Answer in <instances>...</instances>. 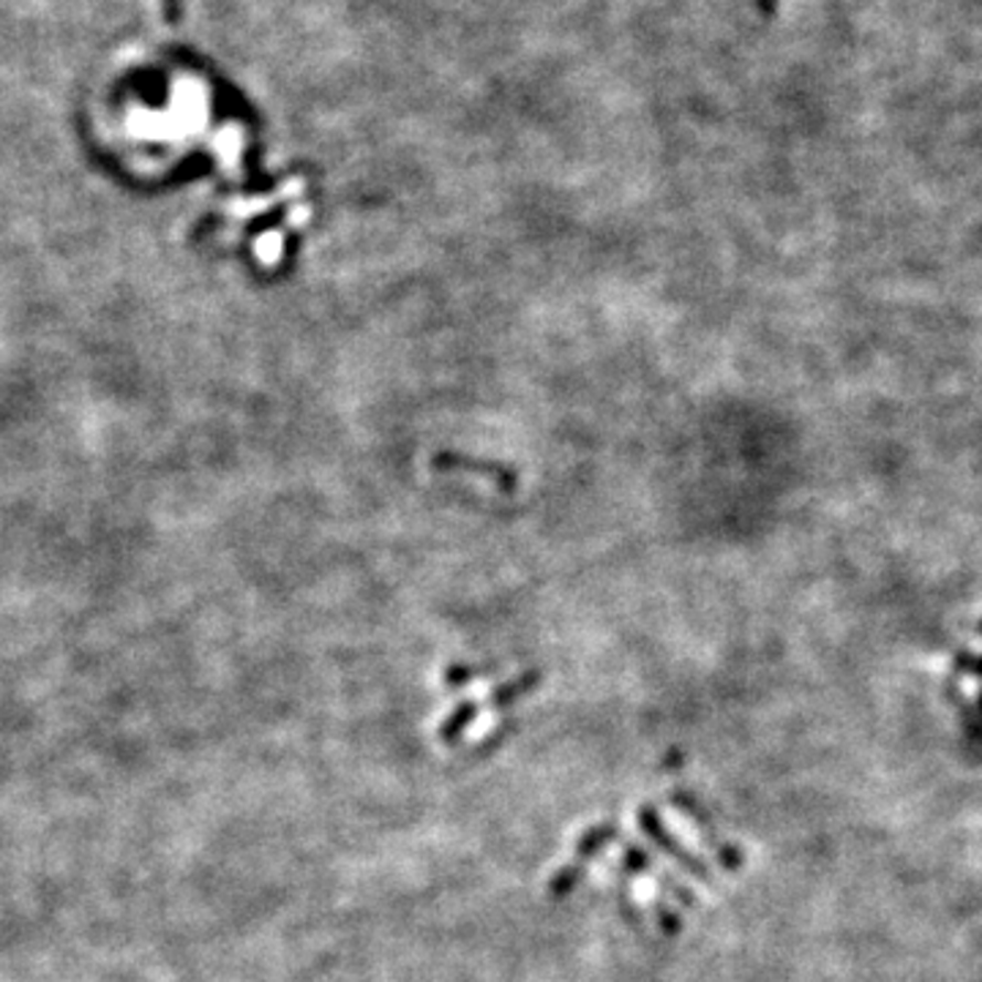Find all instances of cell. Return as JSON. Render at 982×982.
I'll return each instance as SVG.
<instances>
[]
</instances>
